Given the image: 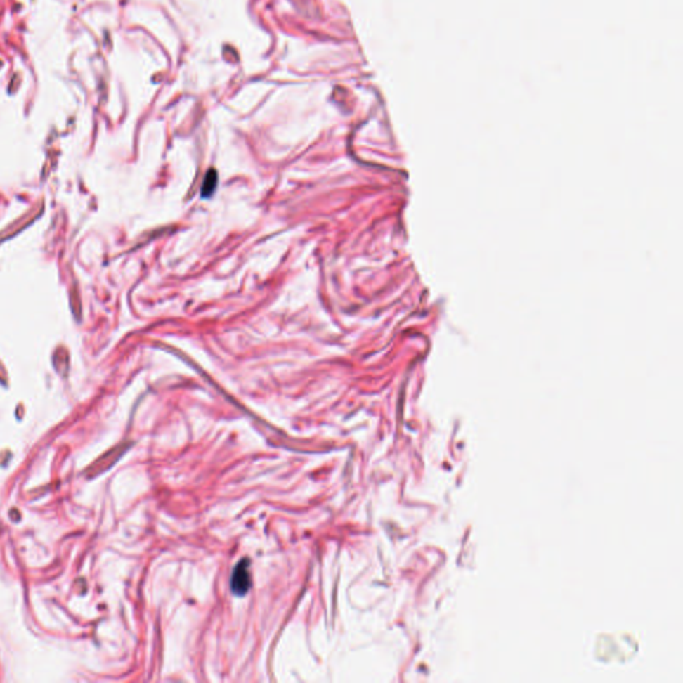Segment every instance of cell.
Instances as JSON below:
<instances>
[{
    "label": "cell",
    "instance_id": "6da1fadb",
    "mask_svg": "<svg viewBox=\"0 0 683 683\" xmlns=\"http://www.w3.org/2000/svg\"><path fill=\"white\" fill-rule=\"evenodd\" d=\"M252 579H251V565L249 558H243L238 562L233 570L230 587L231 592L237 597H245L250 592Z\"/></svg>",
    "mask_w": 683,
    "mask_h": 683
},
{
    "label": "cell",
    "instance_id": "7a4b0ae2",
    "mask_svg": "<svg viewBox=\"0 0 683 683\" xmlns=\"http://www.w3.org/2000/svg\"><path fill=\"white\" fill-rule=\"evenodd\" d=\"M218 184V178H216V172L214 170L209 171L207 175H206V179H204V183H203V190H202V195L203 197H210L211 194L214 193L215 187Z\"/></svg>",
    "mask_w": 683,
    "mask_h": 683
}]
</instances>
